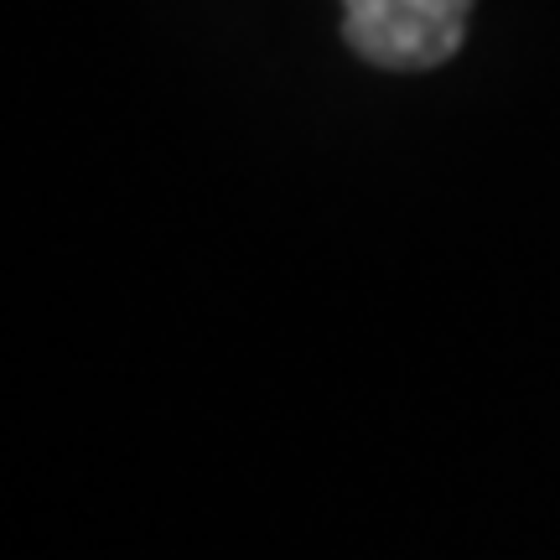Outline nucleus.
Wrapping results in <instances>:
<instances>
[{"mask_svg": "<svg viewBox=\"0 0 560 560\" xmlns=\"http://www.w3.org/2000/svg\"><path fill=\"white\" fill-rule=\"evenodd\" d=\"M472 0H342V37L374 68H441L467 37Z\"/></svg>", "mask_w": 560, "mask_h": 560, "instance_id": "f257e3e1", "label": "nucleus"}]
</instances>
